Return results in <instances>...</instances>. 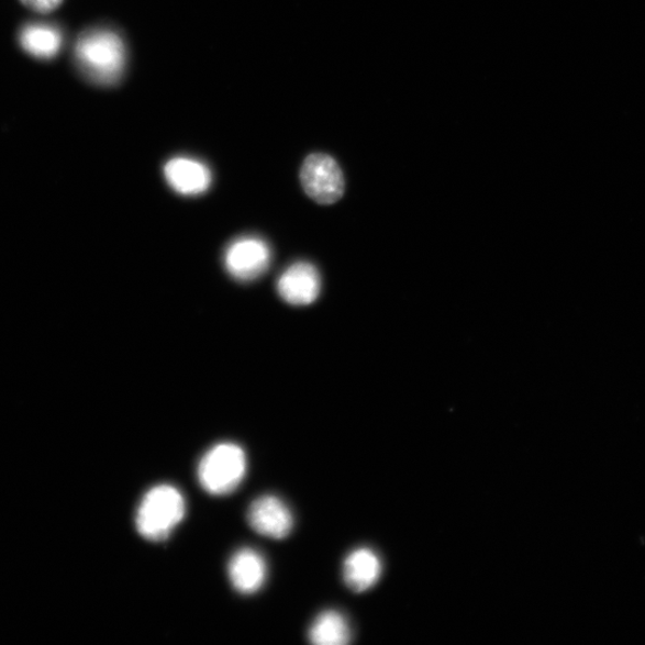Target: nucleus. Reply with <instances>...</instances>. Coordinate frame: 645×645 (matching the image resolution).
<instances>
[{
	"mask_svg": "<svg viewBox=\"0 0 645 645\" xmlns=\"http://www.w3.org/2000/svg\"><path fill=\"white\" fill-rule=\"evenodd\" d=\"M80 71L96 85L112 86L125 67V46L118 34L93 30L81 35L75 48Z\"/></svg>",
	"mask_w": 645,
	"mask_h": 645,
	"instance_id": "f257e3e1",
	"label": "nucleus"
},
{
	"mask_svg": "<svg viewBox=\"0 0 645 645\" xmlns=\"http://www.w3.org/2000/svg\"><path fill=\"white\" fill-rule=\"evenodd\" d=\"M186 514V501L180 490L169 485L149 489L136 511L135 526L143 538L164 542Z\"/></svg>",
	"mask_w": 645,
	"mask_h": 645,
	"instance_id": "f03ea898",
	"label": "nucleus"
},
{
	"mask_svg": "<svg viewBox=\"0 0 645 645\" xmlns=\"http://www.w3.org/2000/svg\"><path fill=\"white\" fill-rule=\"evenodd\" d=\"M246 474L244 449L233 443H222L204 453L198 465L199 483L205 492L224 497L235 491Z\"/></svg>",
	"mask_w": 645,
	"mask_h": 645,
	"instance_id": "7ed1b4c3",
	"label": "nucleus"
},
{
	"mask_svg": "<svg viewBox=\"0 0 645 645\" xmlns=\"http://www.w3.org/2000/svg\"><path fill=\"white\" fill-rule=\"evenodd\" d=\"M300 182L307 196L320 204H334L345 194V176L338 163L325 154L308 156L300 169Z\"/></svg>",
	"mask_w": 645,
	"mask_h": 645,
	"instance_id": "20e7f679",
	"label": "nucleus"
},
{
	"mask_svg": "<svg viewBox=\"0 0 645 645\" xmlns=\"http://www.w3.org/2000/svg\"><path fill=\"white\" fill-rule=\"evenodd\" d=\"M248 523L258 534L271 540H285L293 529L290 508L277 497L256 499L248 511Z\"/></svg>",
	"mask_w": 645,
	"mask_h": 645,
	"instance_id": "39448f33",
	"label": "nucleus"
},
{
	"mask_svg": "<svg viewBox=\"0 0 645 645\" xmlns=\"http://www.w3.org/2000/svg\"><path fill=\"white\" fill-rule=\"evenodd\" d=\"M278 292L288 304L296 307L312 304L321 293L319 270L307 263L293 265L280 277Z\"/></svg>",
	"mask_w": 645,
	"mask_h": 645,
	"instance_id": "423d86ee",
	"label": "nucleus"
},
{
	"mask_svg": "<svg viewBox=\"0 0 645 645\" xmlns=\"http://www.w3.org/2000/svg\"><path fill=\"white\" fill-rule=\"evenodd\" d=\"M269 257V249L265 242L245 238L230 246L226 266L232 277L242 281L254 280L266 271Z\"/></svg>",
	"mask_w": 645,
	"mask_h": 645,
	"instance_id": "0eeeda50",
	"label": "nucleus"
},
{
	"mask_svg": "<svg viewBox=\"0 0 645 645\" xmlns=\"http://www.w3.org/2000/svg\"><path fill=\"white\" fill-rule=\"evenodd\" d=\"M230 581L241 594L258 592L267 579L266 560L254 548H241L229 563Z\"/></svg>",
	"mask_w": 645,
	"mask_h": 645,
	"instance_id": "6e6552de",
	"label": "nucleus"
},
{
	"mask_svg": "<svg viewBox=\"0 0 645 645\" xmlns=\"http://www.w3.org/2000/svg\"><path fill=\"white\" fill-rule=\"evenodd\" d=\"M171 188L182 196H199L211 186V173L202 163L187 158H175L164 168Z\"/></svg>",
	"mask_w": 645,
	"mask_h": 645,
	"instance_id": "1a4fd4ad",
	"label": "nucleus"
},
{
	"mask_svg": "<svg viewBox=\"0 0 645 645\" xmlns=\"http://www.w3.org/2000/svg\"><path fill=\"white\" fill-rule=\"evenodd\" d=\"M381 571L379 556L370 548L360 547L347 556L343 578L353 592L364 593L379 581Z\"/></svg>",
	"mask_w": 645,
	"mask_h": 645,
	"instance_id": "9d476101",
	"label": "nucleus"
},
{
	"mask_svg": "<svg viewBox=\"0 0 645 645\" xmlns=\"http://www.w3.org/2000/svg\"><path fill=\"white\" fill-rule=\"evenodd\" d=\"M20 41L26 53L38 59L56 57L63 45V37L56 26L31 24L24 26Z\"/></svg>",
	"mask_w": 645,
	"mask_h": 645,
	"instance_id": "9b49d317",
	"label": "nucleus"
},
{
	"mask_svg": "<svg viewBox=\"0 0 645 645\" xmlns=\"http://www.w3.org/2000/svg\"><path fill=\"white\" fill-rule=\"evenodd\" d=\"M309 641L315 645H345L352 641V630L345 615L325 611L311 625Z\"/></svg>",
	"mask_w": 645,
	"mask_h": 645,
	"instance_id": "f8f14e48",
	"label": "nucleus"
},
{
	"mask_svg": "<svg viewBox=\"0 0 645 645\" xmlns=\"http://www.w3.org/2000/svg\"><path fill=\"white\" fill-rule=\"evenodd\" d=\"M21 2L34 11L47 13L56 10L63 0H21Z\"/></svg>",
	"mask_w": 645,
	"mask_h": 645,
	"instance_id": "ddd939ff",
	"label": "nucleus"
}]
</instances>
